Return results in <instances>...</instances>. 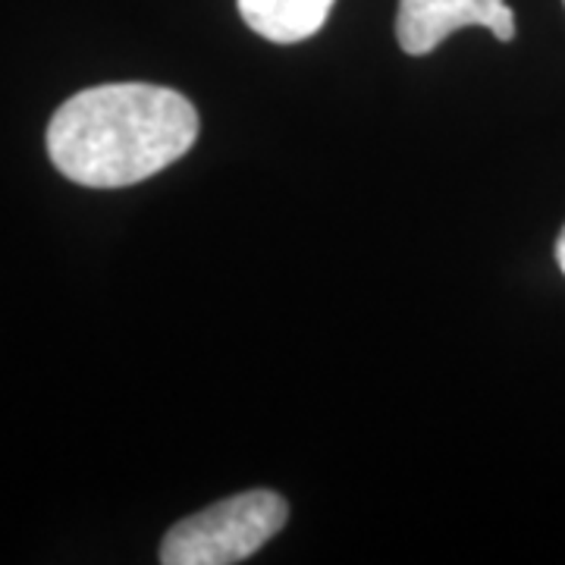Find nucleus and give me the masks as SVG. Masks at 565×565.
Here are the masks:
<instances>
[{
	"label": "nucleus",
	"instance_id": "1",
	"mask_svg": "<svg viewBox=\"0 0 565 565\" xmlns=\"http://www.w3.org/2000/svg\"><path fill=\"white\" fill-rule=\"evenodd\" d=\"M195 139L199 110L180 92L110 82L61 104L47 126V154L66 180L122 189L180 161Z\"/></svg>",
	"mask_w": 565,
	"mask_h": 565
},
{
	"label": "nucleus",
	"instance_id": "2",
	"mask_svg": "<svg viewBox=\"0 0 565 565\" xmlns=\"http://www.w3.org/2000/svg\"><path fill=\"white\" fill-rule=\"evenodd\" d=\"M286 500L274 490H248L182 519L161 544L163 565H233L258 553L286 525Z\"/></svg>",
	"mask_w": 565,
	"mask_h": 565
},
{
	"label": "nucleus",
	"instance_id": "3",
	"mask_svg": "<svg viewBox=\"0 0 565 565\" xmlns=\"http://www.w3.org/2000/svg\"><path fill=\"white\" fill-rule=\"evenodd\" d=\"M465 25H484L500 41L515 39V13L505 0H399L396 39L412 57L437 51Z\"/></svg>",
	"mask_w": 565,
	"mask_h": 565
},
{
	"label": "nucleus",
	"instance_id": "4",
	"mask_svg": "<svg viewBox=\"0 0 565 565\" xmlns=\"http://www.w3.org/2000/svg\"><path fill=\"white\" fill-rule=\"evenodd\" d=\"M245 25L274 41V44H299L321 32L333 10V0H236Z\"/></svg>",
	"mask_w": 565,
	"mask_h": 565
},
{
	"label": "nucleus",
	"instance_id": "5",
	"mask_svg": "<svg viewBox=\"0 0 565 565\" xmlns=\"http://www.w3.org/2000/svg\"><path fill=\"white\" fill-rule=\"evenodd\" d=\"M556 262H559V270L565 274V226L563 233H559V243H556Z\"/></svg>",
	"mask_w": 565,
	"mask_h": 565
}]
</instances>
